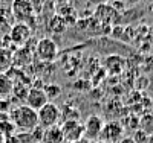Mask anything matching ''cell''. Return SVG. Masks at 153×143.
I'll return each mask as SVG.
<instances>
[{
    "mask_svg": "<svg viewBox=\"0 0 153 143\" xmlns=\"http://www.w3.org/2000/svg\"><path fill=\"white\" fill-rule=\"evenodd\" d=\"M91 5H94V6H101V5H106L107 3V0H87Z\"/></svg>",
    "mask_w": 153,
    "mask_h": 143,
    "instance_id": "19",
    "label": "cell"
},
{
    "mask_svg": "<svg viewBox=\"0 0 153 143\" xmlns=\"http://www.w3.org/2000/svg\"><path fill=\"white\" fill-rule=\"evenodd\" d=\"M37 116H38V125L42 128H49L60 125L58 122L61 119V111L54 102H48L45 107H42L37 111Z\"/></svg>",
    "mask_w": 153,
    "mask_h": 143,
    "instance_id": "2",
    "label": "cell"
},
{
    "mask_svg": "<svg viewBox=\"0 0 153 143\" xmlns=\"http://www.w3.org/2000/svg\"><path fill=\"white\" fill-rule=\"evenodd\" d=\"M40 143H65V137H63L61 126L55 125V126L45 128Z\"/></svg>",
    "mask_w": 153,
    "mask_h": 143,
    "instance_id": "10",
    "label": "cell"
},
{
    "mask_svg": "<svg viewBox=\"0 0 153 143\" xmlns=\"http://www.w3.org/2000/svg\"><path fill=\"white\" fill-rule=\"evenodd\" d=\"M35 55L43 62H51L58 55V46L52 38H42L35 44Z\"/></svg>",
    "mask_w": 153,
    "mask_h": 143,
    "instance_id": "3",
    "label": "cell"
},
{
    "mask_svg": "<svg viewBox=\"0 0 153 143\" xmlns=\"http://www.w3.org/2000/svg\"><path fill=\"white\" fill-rule=\"evenodd\" d=\"M57 2H58V3H61V5H66V3L69 2V0H57Z\"/></svg>",
    "mask_w": 153,
    "mask_h": 143,
    "instance_id": "23",
    "label": "cell"
},
{
    "mask_svg": "<svg viewBox=\"0 0 153 143\" xmlns=\"http://www.w3.org/2000/svg\"><path fill=\"white\" fill-rule=\"evenodd\" d=\"M139 129L149 137H153V113H147L139 117Z\"/></svg>",
    "mask_w": 153,
    "mask_h": 143,
    "instance_id": "14",
    "label": "cell"
},
{
    "mask_svg": "<svg viewBox=\"0 0 153 143\" xmlns=\"http://www.w3.org/2000/svg\"><path fill=\"white\" fill-rule=\"evenodd\" d=\"M61 131H63V137H65V142L69 143H78L80 140H83V123L76 119H66L61 125Z\"/></svg>",
    "mask_w": 153,
    "mask_h": 143,
    "instance_id": "4",
    "label": "cell"
},
{
    "mask_svg": "<svg viewBox=\"0 0 153 143\" xmlns=\"http://www.w3.org/2000/svg\"><path fill=\"white\" fill-rule=\"evenodd\" d=\"M28 92H29V88L23 84H17V85L14 84V88H12V95H16V98L19 99H26Z\"/></svg>",
    "mask_w": 153,
    "mask_h": 143,
    "instance_id": "15",
    "label": "cell"
},
{
    "mask_svg": "<svg viewBox=\"0 0 153 143\" xmlns=\"http://www.w3.org/2000/svg\"><path fill=\"white\" fill-rule=\"evenodd\" d=\"M132 139L136 142V143H149V136L147 134H144L141 129H136V131H133V136H132Z\"/></svg>",
    "mask_w": 153,
    "mask_h": 143,
    "instance_id": "18",
    "label": "cell"
},
{
    "mask_svg": "<svg viewBox=\"0 0 153 143\" xmlns=\"http://www.w3.org/2000/svg\"><path fill=\"white\" fill-rule=\"evenodd\" d=\"M31 38V28L26 23H16L14 26L11 28L9 32V40L11 43H14L16 46H22V44H26Z\"/></svg>",
    "mask_w": 153,
    "mask_h": 143,
    "instance_id": "7",
    "label": "cell"
},
{
    "mask_svg": "<svg viewBox=\"0 0 153 143\" xmlns=\"http://www.w3.org/2000/svg\"><path fill=\"white\" fill-rule=\"evenodd\" d=\"M8 114L16 129H20V133H31L35 126H38L37 111L29 108L28 105L14 107L12 110H9Z\"/></svg>",
    "mask_w": 153,
    "mask_h": 143,
    "instance_id": "1",
    "label": "cell"
},
{
    "mask_svg": "<svg viewBox=\"0 0 153 143\" xmlns=\"http://www.w3.org/2000/svg\"><path fill=\"white\" fill-rule=\"evenodd\" d=\"M14 131H16V126H14V123L11 122L9 114L0 113V133H2L5 137H8V136L14 134Z\"/></svg>",
    "mask_w": 153,
    "mask_h": 143,
    "instance_id": "12",
    "label": "cell"
},
{
    "mask_svg": "<svg viewBox=\"0 0 153 143\" xmlns=\"http://www.w3.org/2000/svg\"><path fill=\"white\" fill-rule=\"evenodd\" d=\"M17 143H37L31 133H17Z\"/></svg>",
    "mask_w": 153,
    "mask_h": 143,
    "instance_id": "17",
    "label": "cell"
},
{
    "mask_svg": "<svg viewBox=\"0 0 153 143\" xmlns=\"http://www.w3.org/2000/svg\"><path fill=\"white\" fill-rule=\"evenodd\" d=\"M14 88V81L8 73H0V96H9Z\"/></svg>",
    "mask_w": 153,
    "mask_h": 143,
    "instance_id": "13",
    "label": "cell"
},
{
    "mask_svg": "<svg viewBox=\"0 0 153 143\" xmlns=\"http://www.w3.org/2000/svg\"><path fill=\"white\" fill-rule=\"evenodd\" d=\"M103 126H104V120L97 114H92L86 119V122L83 123V129H84V134L83 139L86 140H100L101 131H103Z\"/></svg>",
    "mask_w": 153,
    "mask_h": 143,
    "instance_id": "6",
    "label": "cell"
},
{
    "mask_svg": "<svg viewBox=\"0 0 153 143\" xmlns=\"http://www.w3.org/2000/svg\"><path fill=\"white\" fill-rule=\"evenodd\" d=\"M0 143H5V136L0 133Z\"/></svg>",
    "mask_w": 153,
    "mask_h": 143,
    "instance_id": "22",
    "label": "cell"
},
{
    "mask_svg": "<svg viewBox=\"0 0 153 143\" xmlns=\"http://www.w3.org/2000/svg\"><path fill=\"white\" fill-rule=\"evenodd\" d=\"M26 103L25 105H28L29 108H32V110H35V111H38L42 107H45L46 103L49 102V99H48V96H46V93H45V90L43 88H40V87H32V88H29V92H28V96H26Z\"/></svg>",
    "mask_w": 153,
    "mask_h": 143,
    "instance_id": "8",
    "label": "cell"
},
{
    "mask_svg": "<svg viewBox=\"0 0 153 143\" xmlns=\"http://www.w3.org/2000/svg\"><path fill=\"white\" fill-rule=\"evenodd\" d=\"M118 143H136V142H135L132 137H123V139H121Z\"/></svg>",
    "mask_w": 153,
    "mask_h": 143,
    "instance_id": "20",
    "label": "cell"
},
{
    "mask_svg": "<svg viewBox=\"0 0 153 143\" xmlns=\"http://www.w3.org/2000/svg\"><path fill=\"white\" fill-rule=\"evenodd\" d=\"M118 14L120 12L112 5H107V3L97 6V9H95V18H98L101 23H113L118 18Z\"/></svg>",
    "mask_w": 153,
    "mask_h": 143,
    "instance_id": "9",
    "label": "cell"
},
{
    "mask_svg": "<svg viewBox=\"0 0 153 143\" xmlns=\"http://www.w3.org/2000/svg\"><path fill=\"white\" fill-rule=\"evenodd\" d=\"M12 52L9 49L0 47V73H8V70L12 67Z\"/></svg>",
    "mask_w": 153,
    "mask_h": 143,
    "instance_id": "11",
    "label": "cell"
},
{
    "mask_svg": "<svg viewBox=\"0 0 153 143\" xmlns=\"http://www.w3.org/2000/svg\"><path fill=\"white\" fill-rule=\"evenodd\" d=\"M86 143H103V142H101V140H87Z\"/></svg>",
    "mask_w": 153,
    "mask_h": 143,
    "instance_id": "21",
    "label": "cell"
},
{
    "mask_svg": "<svg viewBox=\"0 0 153 143\" xmlns=\"http://www.w3.org/2000/svg\"><path fill=\"white\" fill-rule=\"evenodd\" d=\"M43 90H45V93H46L48 99H54V98L60 96V93H61V87H58V85H55V84L46 85Z\"/></svg>",
    "mask_w": 153,
    "mask_h": 143,
    "instance_id": "16",
    "label": "cell"
},
{
    "mask_svg": "<svg viewBox=\"0 0 153 143\" xmlns=\"http://www.w3.org/2000/svg\"><path fill=\"white\" fill-rule=\"evenodd\" d=\"M115 2H120V0H115Z\"/></svg>",
    "mask_w": 153,
    "mask_h": 143,
    "instance_id": "24",
    "label": "cell"
},
{
    "mask_svg": "<svg viewBox=\"0 0 153 143\" xmlns=\"http://www.w3.org/2000/svg\"><path fill=\"white\" fill-rule=\"evenodd\" d=\"M124 137V125L118 120L104 122L100 140L103 143H118Z\"/></svg>",
    "mask_w": 153,
    "mask_h": 143,
    "instance_id": "5",
    "label": "cell"
}]
</instances>
